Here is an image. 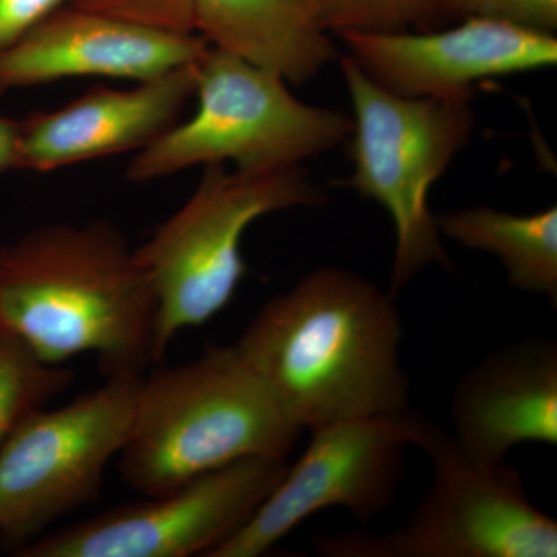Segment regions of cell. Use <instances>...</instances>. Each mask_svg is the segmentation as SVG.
I'll return each instance as SVG.
<instances>
[{
	"label": "cell",
	"mask_w": 557,
	"mask_h": 557,
	"mask_svg": "<svg viewBox=\"0 0 557 557\" xmlns=\"http://www.w3.org/2000/svg\"><path fill=\"white\" fill-rule=\"evenodd\" d=\"M394 296L318 269L263 304L234 346L302 431L409 409Z\"/></svg>",
	"instance_id": "6da1fadb"
},
{
	"label": "cell",
	"mask_w": 557,
	"mask_h": 557,
	"mask_svg": "<svg viewBox=\"0 0 557 557\" xmlns=\"http://www.w3.org/2000/svg\"><path fill=\"white\" fill-rule=\"evenodd\" d=\"M0 325L49 364L95 355L106 379L159 366L156 293L108 220L40 226L0 245Z\"/></svg>",
	"instance_id": "7a4b0ae2"
},
{
	"label": "cell",
	"mask_w": 557,
	"mask_h": 557,
	"mask_svg": "<svg viewBox=\"0 0 557 557\" xmlns=\"http://www.w3.org/2000/svg\"><path fill=\"white\" fill-rule=\"evenodd\" d=\"M299 434L236 346L209 348L143 375L120 474L159 496L245 458L287 460Z\"/></svg>",
	"instance_id": "3957f363"
},
{
	"label": "cell",
	"mask_w": 557,
	"mask_h": 557,
	"mask_svg": "<svg viewBox=\"0 0 557 557\" xmlns=\"http://www.w3.org/2000/svg\"><path fill=\"white\" fill-rule=\"evenodd\" d=\"M324 201L302 166L255 174L207 164L188 201L135 248L156 293L157 362L178 333L207 324L236 295L248 270L242 240L256 220Z\"/></svg>",
	"instance_id": "277c9868"
},
{
	"label": "cell",
	"mask_w": 557,
	"mask_h": 557,
	"mask_svg": "<svg viewBox=\"0 0 557 557\" xmlns=\"http://www.w3.org/2000/svg\"><path fill=\"white\" fill-rule=\"evenodd\" d=\"M341 72L354 106L347 138L354 174L346 185L375 200L394 222L397 248L388 293L395 296L432 263L450 267L429 193L471 138L474 94L399 97L373 83L348 54L341 58Z\"/></svg>",
	"instance_id": "5b68a950"
},
{
	"label": "cell",
	"mask_w": 557,
	"mask_h": 557,
	"mask_svg": "<svg viewBox=\"0 0 557 557\" xmlns=\"http://www.w3.org/2000/svg\"><path fill=\"white\" fill-rule=\"evenodd\" d=\"M287 81L209 47L197 62V110L139 150L127 168L135 183L189 168L236 164V171L300 166L346 141L351 119L298 100Z\"/></svg>",
	"instance_id": "8992f818"
},
{
	"label": "cell",
	"mask_w": 557,
	"mask_h": 557,
	"mask_svg": "<svg viewBox=\"0 0 557 557\" xmlns=\"http://www.w3.org/2000/svg\"><path fill=\"white\" fill-rule=\"evenodd\" d=\"M417 448L432 483L405 525L391 533L317 539L329 557H556L557 522L530 500L515 468L461 448L423 417Z\"/></svg>",
	"instance_id": "52a82bcc"
},
{
	"label": "cell",
	"mask_w": 557,
	"mask_h": 557,
	"mask_svg": "<svg viewBox=\"0 0 557 557\" xmlns=\"http://www.w3.org/2000/svg\"><path fill=\"white\" fill-rule=\"evenodd\" d=\"M145 375V373H143ZM143 375L108 376L62 408L33 410L0 445V542L13 549L101 496L129 438Z\"/></svg>",
	"instance_id": "ba28073f"
},
{
	"label": "cell",
	"mask_w": 557,
	"mask_h": 557,
	"mask_svg": "<svg viewBox=\"0 0 557 557\" xmlns=\"http://www.w3.org/2000/svg\"><path fill=\"white\" fill-rule=\"evenodd\" d=\"M287 468L284 458H245L159 496L47 531L14 556L209 557L247 525Z\"/></svg>",
	"instance_id": "9c48e42d"
},
{
	"label": "cell",
	"mask_w": 557,
	"mask_h": 557,
	"mask_svg": "<svg viewBox=\"0 0 557 557\" xmlns=\"http://www.w3.org/2000/svg\"><path fill=\"white\" fill-rule=\"evenodd\" d=\"M423 416L405 410L314 429L309 448L287 468L247 525L209 557L267 555L310 516L343 507L370 520L394 502L405 453L417 445Z\"/></svg>",
	"instance_id": "30bf717a"
},
{
	"label": "cell",
	"mask_w": 557,
	"mask_h": 557,
	"mask_svg": "<svg viewBox=\"0 0 557 557\" xmlns=\"http://www.w3.org/2000/svg\"><path fill=\"white\" fill-rule=\"evenodd\" d=\"M348 57L380 87L408 98L472 94L479 81L555 67L553 33L468 17L426 32L338 33Z\"/></svg>",
	"instance_id": "8fae6325"
},
{
	"label": "cell",
	"mask_w": 557,
	"mask_h": 557,
	"mask_svg": "<svg viewBox=\"0 0 557 557\" xmlns=\"http://www.w3.org/2000/svg\"><path fill=\"white\" fill-rule=\"evenodd\" d=\"M208 49L197 33L160 30L65 3L0 50V97L70 78L141 83L194 64Z\"/></svg>",
	"instance_id": "7c38bea8"
},
{
	"label": "cell",
	"mask_w": 557,
	"mask_h": 557,
	"mask_svg": "<svg viewBox=\"0 0 557 557\" xmlns=\"http://www.w3.org/2000/svg\"><path fill=\"white\" fill-rule=\"evenodd\" d=\"M197 62L134 89L94 87L64 108L20 120L17 171H57L148 148L180 123L196 97Z\"/></svg>",
	"instance_id": "4fadbf2b"
},
{
	"label": "cell",
	"mask_w": 557,
	"mask_h": 557,
	"mask_svg": "<svg viewBox=\"0 0 557 557\" xmlns=\"http://www.w3.org/2000/svg\"><path fill=\"white\" fill-rule=\"evenodd\" d=\"M450 420L461 448L485 460L523 443L556 446V341L520 339L480 359L454 388Z\"/></svg>",
	"instance_id": "5bb4252c"
},
{
	"label": "cell",
	"mask_w": 557,
	"mask_h": 557,
	"mask_svg": "<svg viewBox=\"0 0 557 557\" xmlns=\"http://www.w3.org/2000/svg\"><path fill=\"white\" fill-rule=\"evenodd\" d=\"M193 24L212 49L295 86L338 58L321 0H193Z\"/></svg>",
	"instance_id": "9a60e30c"
},
{
	"label": "cell",
	"mask_w": 557,
	"mask_h": 557,
	"mask_svg": "<svg viewBox=\"0 0 557 557\" xmlns=\"http://www.w3.org/2000/svg\"><path fill=\"white\" fill-rule=\"evenodd\" d=\"M440 234L471 249L490 252L520 292L544 296L557 306V208L516 215L490 207L438 215Z\"/></svg>",
	"instance_id": "2e32d148"
},
{
	"label": "cell",
	"mask_w": 557,
	"mask_h": 557,
	"mask_svg": "<svg viewBox=\"0 0 557 557\" xmlns=\"http://www.w3.org/2000/svg\"><path fill=\"white\" fill-rule=\"evenodd\" d=\"M72 381V370L42 361L0 325V445L28 413L46 408Z\"/></svg>",
	"instance_id": "e0dca14e"
},
{
	"label": "cell",
	"mask_w": 557,
	"mask_h": 557,
	"mask_svg": "<svg viewBox=\"0 0 557 557\" xmlns=\"http://www.w3.org/2000/svg\"><path fill=\"white\" fill-rule=\"evenodd\" d=\"M329 32L437 30L438 0H321Z\"/></svg>",
	"instance_id": "ac0fdd59"
},
{
	"label": "cell",
	"mask_w": 557,
	"mask_h": 557,
	"mask_svg": "<svg viewBox=\"0 0 557 557\" xmlns=\"http://www.w3.org/2000/svg\"><path fill=\"white\" fill-rule=\"evenodd\" d=\"M468 17H490L553 33L557 28V0H438L440 28Z\"/></svg>",
	"instance_id": "d6986e66"
},
{
	"label": "cell",
	"mask_w": 557,
	"mask_h": 557,
	"mask_svg": "<svg viewBox=\"0 0 557 557\" xmlns=\"http://www.w3.org/2000/svg\"><path fill=\"white\" fill-rule=\"evenodd\" d=\"M67 5L178 33H196L193 0H67Z\"/></svg>",
	"instance_id": "ffe728a7"
},
{
	"label": "cell",
	"mask_w": 557,
	"mask_h": 557,
	"mask_svg": "<svg viewBox=\"0 0 557 557\" xmlns=\"http://www.w3.org/2000/svg\"><path fill=\"white\" fill-rule=\"evenodd\" d=\"M65 3L67 0H0V50L16 42Z\"/></svg>",
	"instance_id": "44dd1931"
},
{
	"label": "cell",
	"mask_w": 557,
	"mask_h": 557,
	"mask_svg": "<svg viewBox=\"0 0 557 557\" xmlns=\"http://www.w3.org/2000/svg\"><path fill=\"white\" fill-rule=\"evenodd\" d=\"M21 121L0 115V174L17 171Z\"/></svg>",
	"instance_id": "7402d4cb"
}]
</instances>
